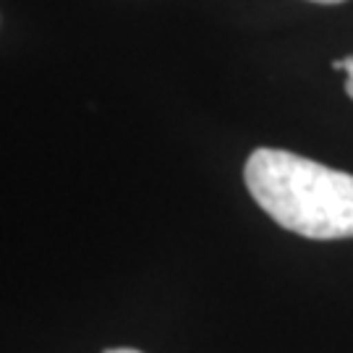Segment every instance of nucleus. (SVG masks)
I'll return each mask as SVG.
<instances>
[{"label":"nucleus","mask_w":353,"mask_h":353,"mask_svg":"<svg viewBox=\"0 0 353 353\" xmlns=\"http://www.w3.org/2000/svg\"><path fill=\"white\" fill-rule=\"evenodd\" d=\"M345 92H348V97L353 100V55L345 58Z\"/></svg>","instance_id":"obj_2"},{"label":"nucleus","mask_w":353,"mask_h":353,"mask_svg":"<svg viewBox=\"0 0 353 353\" xmlns=\"http://www.w3.org/2000/svg\"><path fill=\"white\" fill-rule=\"evenodd\" d=\"M312 3H322V6H338V3H345V0H312Z\"/></svg>","instance_id":"obj_5"},{"label":"nucleus","mask_w":353,"mask_h":353,"mask_svg":"<svg viewBox=\"0 0 353 353\" xmlns=\"http://www.w3.org/2000/svg\"><path fill=\"white\" fill-rule=\"evenodd\" d=\"M332 68H335V71H343V74H345V58H338V61L332 63Z\"/></svg>","instance_id":"obj_4"},{"label":"nucleus","mask_w":353,"mask_h":353,"mask_svg":"<svg viewBox=\"0 0 353 353\" xmlns=\"http://www.w3.org/2000/svg\"><path fill=\"white\" fill-rule=\"evenodd\" d=\"M105 353H141V351H137V348H108Z\"/></svg>","instance_id":"obj_3"},{"label":"nucleus","mask_w":353,"mask_h":353,"mask_svg":"<svg viewBox=\"0 0 353 353\" xmlns=\"http://www.w3.org/2000/svg\"><path fill=\"white\" fill-rule=\"evenodd\" d=\"M243 181L278 225L303 239H353V176L285 150H254Z\"/></svg>","instance_id":"obj_1"}]
</instances>
